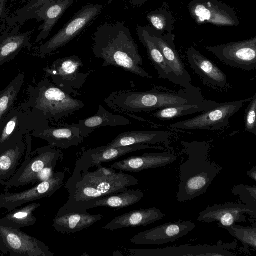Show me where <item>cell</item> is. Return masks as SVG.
Returning <instances> with one entry per match:
<instances>
[{"label": "cell", "mask_w": 256, "mask_h": 256, "mask_svg": "<svg viewBox=\"0 0 256 256\" xmlns=\"http://www.w3.org/2000/svg\"><path fill=\"white\" fill-rule=\"evenodd\" d=\"M146 148L164 150V148L160 146L134 144L108 148H102V146H99L88 151L94 162L102 164L116 160L128 154Z\"/></svg>", "instance_id": "obj_32"}, {"label": "cell", "mask_w": 256, "mask_h": 256, "mask_svg": "<svg viewBox=\"0 0 256 256\" xmlns=\"http://www.w3.org/2000/svg\"><path fill=\"white\" fill-rule=\"evenodd\" d=\"M42 122L32 112L28 116L21 108L12 109L0 123V152L24 140V136Z\"/></svg>", "instance_id": "obj_13"}, {"label": "cell", "mask_w": 256, "mask_h": 256, "mask_svg": "<svg viewBox=\"0 0 256 256\" xmlns=\"http://www.w3.org/2000/svg\"><path fill=\"white\" fill-rule=\"evenodd\" d=\"M232 236L239 240L244 246L245 248L250 246L256 250V224L252 226H239L236 223L224 226Z\"/></svg>", "instance_id": "obj_37"}, {"label": "cell", "mask_w": 256, "mask_h": 256, "mask_svg": "<svg viewBox=\"0 0 256 256\" xmlns=\"http://www.w3.org/2000/svg\"><path fill=\"white\" fill-rule=\"evenodd\" d=\"M237 240L224 244L221 240L215 245L190 246L185 244L178 246H172L163 248L132 249L126 248L130 255L134 256H236L228 250H235Z\"/></svg>", "instance_id": "obj_16"}, {"label": "cell", "mask_w": 256, "mask_h": 256, "mask_svg": "<svg viewBox=\"0 0 256 256\" xmlns=\"http://www.w3.org/2000/svg\"><path fill=\"white\" fill-rule=\"evenodd\" d=\"M24 79V74L19 73L0 92V123L11 110L23 86Z\"/></svg>", "instance_id": "obj_34"}, {"label": "cell", "mask_w": 256, "mask_h": 256, "mask_svg": "<svg viewBox=\"0 0 256 256\" xmlns=\"http://www.w3.org/2000/svg\"><path fill=\"white\" fill-rule=\"evenodd\" d=\"M165 214L158 208L152 207L129 212L118 216L102 229L114 231L119 229L146 226L161 220Z\"/></svg>", "instance_id": "obj_24"}, {"label": "cell", "mask_w": 256, "mask_h": 256, "mask_svg": "<svg viewBox=\"0 0 256 256\" xmlns=\"http://www.w3.org/2000/svg\"><path fill=\"white\" fill-rule=\"evenodd\" d=\"M187 160L180 166L177 200L179 202L192 200L205 194L222 168L210 162L206 142H181Z\"/></svg>", "instance_id": "obj_3"}, {"label": "cell", "mask_w": 256, "mask_h": 256, "mask_svg": "<svg viewBox=\"0 0 256 256\" xmlns=\"http://www.w3.org/2000/svg\"><path fill=\"white\" fill-rule=\"evenodd\" d=\"M22 24H8L0 36V64L14 58L22 49L32 46L30 38L34 30L22 32Z\"/></svg>", "instance_id": "obj_20"}, {"label": "cell", "mask_w": 256, "mask_h": 256, "mask_svg": "<svg viewBox=\"0 0 256 256\" xmlns=\"http://www.w3.org/2000/svg\"><path fill=\"white\" fill-rule=\"evenodd\" d=\"M31 136L43 139L50 145L62 149L78 146L84 142L76 124H66L58 128L50 127L48 123L42 124L32 130Z\"/></svg>", "instance_id": "obj_19"}, {"label": "cell", "mask_w": 256, "mask_h": 256, "mask_svg": "<svg viewBox=\"0 0 256 256\" xmlns=\"http://www.w3.org/2000/svg\"><path fill=\"white\" fill-rule=\"evenodd\" d=\"M27 95L20 108L24 111L32 109L48 120H58L85 106L82 100L73 98L46 77L36 85H30Z\"/></svg>", "instance_id": "obj_5"}, {"label": "cell", "mask_w": 256, "mask_h": 256, "mask_svg": "<svg viewBox=\"0 0 256 256\" xmlns=\"http://www.w3.org/2000/svg\"><path fill=\"white\" fill-rule=\"evenodd\" d=\"M26 148L25 142L22 140L0 152V184L2 186H5L18 169Z\"/></svg>", "instance_id": "obj_30"}, {"label": "cell", "mask_w": 256, "mask_h": 256, "mask_svg": "<svg viewBox=\"0 0 256 256\" xmlns=\"http://www.w3.org/2000/svg\"><path fill=\"white\" fill-rule=\"evenodd\" d=\"M2 66V64H0V66Z\"/></svg>", "instance_id": "obj_45"}, {"label": "cell", "mask_w": 256, "mask_h": 256, "mask_svg": "<svg viewBox=\"0 0 256 256\" xmlns=\"http://www.w3.org/2000/svg\"><path fill=\"white\" fill-rule=\"evenodd\" d=\"M248 176L254 181L256 180V167L247 172Z\"/></svg>", "instance_id": "obj_42"}, {"label": "cell", "mask_w": 256, "mask_h": 256, "mask_svg": "<svg viewBox=\"0 0 256 256\" xmlns=\"http://www.w3.org/2000/svg\"><path fill=\"white\" fill-rule=\"evenodd\" d=\"M103 218L101 214L72 212L56 216L53 220L52 226L60 233L73 234L87 228Z\"/></svg>", "instance_id": "obj_28"}, {"label": "cell", "mask_w": 256, "mask_h": 256, "mask_svg": "<svg viewBox=\"0 0 256 256\" xmlns=\"http://www.w3.org/2000/svg\"><path fill=\"white\" fill-rule=\"evenodd\" d=\"M146 18L152 27L162 33L172 34L174 18L170 12L164 8L154 10L148 13Z\"/></svg>", "instance_id": "obj_35"}, {"label": "cell", "mask_w": 256, "mask_h": 256, "mask_svg": "<svg viewBox=\"0 0 256 256\" xmlns=\"http://www.w3.org/2000/svg\"><path fill=\"white\" fill-rule=\"evenodd\" d=\"M187 59L194 72L205 82L219 87L227 84V76L212 61L194 48L186 51Z\"/></svg>", "instance_id": "obj_22"}, {"label": "cell", "mask_w": 256, "mask_h": 256, "mask_svg": "<svg viewBox=\"0 0 256 256\" xmlns=\"http://www.w3.org/2000/svg\"><path fill=\"white\" fill-rule=\"evenodd\" d=\"M132 123V122L126 117L114 114L99 104L96 114L78 120L76 124L80 129V135L86 138L100 127L126 126Z\"/></svg>", "instance_id": "obj_26"}, {"label": "cell", "mask_w": 256, "mask_h": 256, "mask_svg": "<svg viewBox=\"0 0 256 256\" xmlns=\"http://www.w3.org/2000/svg\"><path fill=\"white\" fill-rule=\"evenodd\" d=\"M8 0H0V20H4L7 16L6 12V5Z\"/></svg>", "instance_id": "obj_41"}, {"label": "cell", "mask_w": 256, "mask_h": 256, "mask_svg": "<svg viewBox=\"0 0 256 256\" xmlns=\"http://www.w3.org/2000/svg\"><path fill=\"white\" fill-rule=\"evenodd\" d=\"M65 174L54 172L48 180L38 183L30 189L20 192H4L0 194V209L8 212L28 203L52 196L62 186Z\"/></svg>", "instance_id": "obj_14"}, {"label": "cell", "mask_w": 256, "mask_h": 256, "mask_svg": "<svg viewBox=\"0 0 256 256\" xmlns=\"http://www.w3.org/2000/svg\"><path fill=\"white\" fill-rule=\"evenodd\" d=\"M170 132L164 130H136L125 132L118 135L102 148H108L134 144H155L163 142L168 146Z\"/></svg>", "instance_id": "obj_25"}, {"label": "cell", "mask_w": 256, "mask_h": 256, "mask_svg": "<svg viewBox=\"0 0 256 256\" xmlns=\"http://www.w3.org/2000/svg\"><path fill=\"white\" fill-rule=\"evenodd\" d=\"M6 27V24L4 22L2 24H0V36L2 32L5 30Z\"/></svg>", "instance_id": "obj_44"}, {"label": "cell", "mask_w": 256, "mask_h": 256, "mask_svg": "<svg viewBox=\"0 0 256 256\" xmlns=\"http://www.w3.org/2000/svg\"><path fill=\"white\" fill-rule=\"evenodd\" d=\"M54 0H28V2L11 16H6L3 21L7 24H24L32 19L34 14L42 5Z\"/></svg>", "instance_id": "obj_36"}, {"label": "cell", "mask_w": 256, "mask_h": 256, "mask_svg": "<svg viewBox=\"0 0 256 256\" xmlns=\"http://www.w3.org/2000/svg\"><path fill=\"white\" fill-rule=\"evenodd\" d=\"M24 158L14 174L6 182L4 192L12 188H20L36 182L37 174L43 168L55 166L60 158L61 152L50 145L38 148L32 152V138L30 132L25 134Z\"/></svg>", "instance_id": "obj_6"}, {"label": "cell", "mask_w": 256, "mask_h": 256, "mask_svg": "<svg viewBox=\"0 0 256 256\" xmlns=\"http://www.w3.org/2000/svg\"><path fill=\"white\" fill-rule=\"evenodd\" d=\"M248 107L244 123V130L256 135V94L252 97Z\"/></svg>", "instance_id": "obj_39"}, {"label": "cell", "mask_w": 256, "mask_h": 256, "mask_svg": "<svg viewBox=\"0 0 256 256\" xmlns=\"http://www.w3.org/2000/svg\"><path fill=\"white\" fill-rule=\"evenodd\" d=\"M252 98L244 100L226 102L206 110L192 118L170 124L172 129L183 130H220L230 123L229 120L238 112L246 102Z\"/></svg>", "instance_id": "obj_7"}, {"label": "cell", "mask_w": 256, "mask_h": 256, "mask_svg": "<svg viewBox=\"0 0 256 256\" xmlns=\"http://www.w3.org/2000/svg\"><path fill=\"white\" fill-rule=\"evenodd\" d=\"M256 217V212L244 204L226 203L214 204L202 211L198 220L206 223L218 221L217 225L222 228L234 223L244 222L246 217L243 214Z\"/></svg>", "instance_id": "obj_18"}, {"label": "cell", "mask_w": 256, "mask_h": 256, "mask_svg": "<svg viewBox=\"0 0 256 256\" xmlns=\"http://www.w3.org/2000/svg\"><path fill=\"white\" fill-rule=\"evenodd\" d=\"M92 46L96 58L102 59V66H112L144 78H152L140 66L143 60L130 29L122 22L106 23L96 28Z\"/></svg>", "instance_id": "obj_2"}, {"label": "cell", "mask_w": 256, "mask_h": 256, "mask_svg": "<svg viewBox=\"0 0 256 256\" xmlns=\"http://www.w3.org/2000/svg\"><path fill=\"white\" fill-rule=\"evenodd\" d=\"M94 162L96 170L90 171L89 155L86 150L84 152L65 184L68 198L56 216L72 212H87L88 207L96 200L139 184L138 179L133 176L122 171L116 173L111 168Z\"/></svg>", "instance_id": "obj_1"}, {"label": "cell", "mask_w": 256, "mask_h": 256, "mask_svg": "<svg viewBox=\"0 0 256 256\" xmlns=\"http://www.w3.org/2000/svg\"><path fill=\"white\" fill-rule=\"evenodd\" d=\"M218 103L206 100L196 104H186L166 107L152 114L153 118L168 121L180 117L204 112L216 106Z\"/></svg>", "instance_id": "obj_29"}, {"label": "cell", "mask_w": 256, "mask_h": 256, "mask_svg": "<svg viewBox=\"0 0 256 256\" xmlns=\"http://www.w3.org/2000/svg\"><path fill=\"white\" fill-rule=\"evenodd\" d=\"M205 48L232 67L246 71L256 68V36Z\"/></svg>", "instance_id": "obj_12"}, {"label": "cell", "mask_w": 256, "mask_h": 256, "mask_svg": "<svg viewBox=\"0 0 256 256\" xmlns=\"http://www.w3.org/2000/svg\"><path fill=\"white\" fill-rule=\"evenodd\" d=\"M144 196L143 192L140 190L127 188L122 192L108 194L96 200L88 207V210L102 206L116 210L125 208L139 202Z\"/></svg>", "instance_id": "obj_31"}, {"label": "cell", "mask_w": 256, "mask_h": 256, "mask_svg": "<svg viewBox=\"0 0 256 256\" xmlns=\"http://www.w3.org/2000/svg\"><path fill=\"white\" fill-rule=\"evenodd\" d=\"M150 0H130L131 3L134 6H142Z\"/></svg>", "instance_id": "obj_43"}, {"label": "cell", "mask_w": 256, "mask_h": 256, "mask_svg": "<svg viewBox=\"0 0 256 256\" xmlns=\"http://www.w3.org/2000/svg\"><path fill=\"white\" fill-rule=\"evenodd\" d=\"M188 10L198 24L232 27L240 23L235 10L218 0H192L188 5Z\"/></svg>", "instance_id": "obj_11"}, {"label": "cell", "mask_w": 256, "mask_h": 256, "mask_svg": "<svg viewBox=\"0 0 256 256\" xmlns=\"http://www.w3.org/2000/svg\"><path fill=\"white\" fill-rule=\"evenodd\" d=\"M232 192L238 196L240 200L246 206L256 212V186L244 184L236 185L232 190Z\"/></svg>", "instance_id": "obj_38"}, {"label": "cell", "mask_w": 256, "mask_h": 256, "mask_svg": "<svg viewBox=\"0 0 256 256\" xmlns=\"http://www.w3.org/2000/svg\"><path fill=\"white\" fill-rule=\"evenodd\" d=\"M76 0H54L42 5L32 16L38 21H44L38 28L40 31L36 42L46 39L64 12Z\"/></svg>", "instance_id": "obj_23"}, {"label": "cell", "mask_w": 256, "mask_h": 256, "mask_svg": "<svg viewBox=\"0 0 256 256\" xmlns=\"http://www.w3.org/2000/svg\"><path fill=\"white\" fill-rule=\"evenodd\" d=\"M102 9V6L98 4L83 6L60 30L39 48L36 54L46 56L68 44L86 28Z\"/></svg>", "instance_id": "obj_10"}, {"label": "cell", "mask_w": 256, "mask_h": 256, "mask_svg": "<svg viewBox=\"0 0 256 256\" xmlns=\"http://www.w3.org/2000/svg\"><path fill=\"white\" fill-rule=\"evenodd\" d=\"M83 63L76 54L58 58L44 69L45 77L50 78L52 82L67 93L74 96L84 86L88 76L80 70Z\"/></svg>", "instance_id": "obj_9"}, {"label": "cell", "mask_w": 256, "mask_h": 256, "mask_svg": "<svg viewBox=\"0 0 256 256\" xmlns=\"http://www.w3.org/2000/svg\"><path fill=\"white\" fill-rule=\"evenodd\" d=\"M55 166L44 168L38 173L36 176V182L39 183L49 180L53 175Z\"/></svg>", "instance_id": "obj_40"}, {"label": "cell", "mask_w": 256, "mask_h": 256, "mask_svg": "<svg viewBox=\"0 0 256 256\" xmlns=\"http://www.w3.org/2000/svg\"><path fill=\"white\" fill-rule=\"evenodd\" d=\"M146 26L153 42L160 49L166 63L171 68L176 84L186 90L196 88L197 87L192 84L191 76L186 70L176 50L174 43V34L162 33L149 26Z\"/></svg>", "instance_id": "obj_15"}, {"label": "cell", "mask_w": 256, "mask_h": 256, "mask_svg": "<svg viewBox=\"0 0 256 256\" xmlns=\"http://www.w3.org/2000/svg\"><path fill=\"white\" fill-rule=\"evenodd\" d=\"M40 206V203L32 202L22 208H16L2 219L6 224L20 229L34 226L37 222L34 212Z\"/></svg>", "instance_id": "obj_33"}, {"label": "cell", "mask_w": 256, "mask_h": 256, "mask_svg": "<svg viewBox=\"0 0 256 256\" xmlns=\"http://www.w3.org/2000/svg\"><path fill=\"white\" fill-rule=\"evenodd\" d=\"M177 156L168 152L146 153L132 156L110 165L112 168L120 171L138 172L143 170L156 168L174 162Z\"/></svg>", "instance_id": "obj_21"}, {"label": "cell", "mask_w": 256, "mask_h": 256, "mask_svg": "<svg viewBox=\"0 0 256 256\" xmlns=\"http://www.w3.org/2000/svg\"><path fill=\"white\" fill-rule=\"evenodd\" d=\"M196 226L190 220L166 223L138 234L130 242L138 245H160L174 242L186 236Z\"/></svg>", "instance_id": "obj_17"}, {"label": "cell", "mask_w": 256, "mask_h": 256, "mask_svg": "<svg viewBox=\"0 0 256 256\" xmlns=\"http://www.w3.org/2000/svg\"><path fill=\"white\" fill-rule=\"evenodd\" d=\"M201 90L181 89L177 92L152 90L146 92L121 90L112 93L105 103L116 112H149L168 106L186 104H196L205 100Z\"/></svg>", "instance_id": "obj_4"}, {"label": "cell", "mask_w": 256, "mask_h": 256, "mask_svg": "<svg viewBox=\"0 0 256 256\" xmlns=\"http://www.w3.org/2000/svg\"><path fill=\"white\" fill-rule=\"evenodd\" d=\"M136 30L138 37L146 48L148 58L157 70L159 78L176 84L171 68L162 52L153 42L146 26H138Z\"/></svg>", "instance_id": "obj_27"}, {"label": "cell", "mask_w": 256, "mask_h": 256, "mask_svg": "<svg viewBox=\"0 0 256 256\" xmlns=\"http://www.w3.org/2000/svg\"><path fill=\"white\" fill-rule=\"evenodd\" d=\"M0 251L12 256H54L44 242L6 224L0 216Z\"/></svg>", "instance_id": "obj_8"}]
</instances>
